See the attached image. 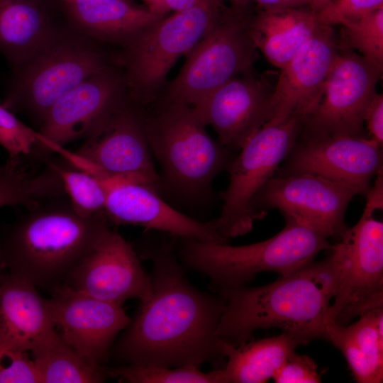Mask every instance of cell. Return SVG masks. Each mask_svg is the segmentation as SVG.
<instances>
[{
    "instance_id": "obj_1",
    "label": "cell",
    "mask_w": 383,
    "mask_h": 383,
    "mask_svg": "<svg viewBox=\"0 0 383 383\" xmlns=\"http://www.w3.org/2000/svg\"><path fill=\"white\" fill-rule=\"evenodd\" d=\"M152 294L112 345L109 356L123 365L176 367L219 363L228 343L218 335L226 306L216 292L198 289L174 248V239L149 246Z\"/></svg>"
},
{
    "instance_id": "obj_2",
    "label": "cell",
    "mask_w": 383,
    "mask_h": 383,
    "mask_svg": "<svg viewBox=\"0 0 383 383\" xmlns=\"http://www.w3.org/2000/svg\"><path fill=\"white\" fill-rule=\"evenodd\" d=\"M338 280L331 255L265 285L218 290L226 301L218 335L235 347L248 342L255 331L270 328L281 329L300 345L324 339L326 317Z\"/></svg>"
},
{
    "instance_id": "obj_3",
    "label": "cell",
    "mask_w": 383,
    "mask_h": 383,
    "mask_svg": "<svg viewBox=\"0 0 383 383\" xmlns=\"http://www.w3.org/2000/svg\"><path fill=\"white\" fill-rule=\"evenodd\" d=\"M0 230V256L6 272L50 292L110 228L105 213L86 216L66 196L43 201Z\"/></svg>"
},
{
    "instance_id": "obj_4",
    "label": "cell",
    "mask_w": 383,
    "mask_h": 383,
    "mask_svg": "<svg viewBox=\"0 0 383 383\" xmlns=\"http://www.w3.org/2000/svg\"><path fill=\"white\" fill-rule=\"evenodd\" d=\"M284 218V228L262 242L232 246L174 237V248L183 267L207 277L213 292L247 285L262 272L287 276L312 262L331 245L319 233Z\"/></svg>"
},
{
    "instance_id": "obj_5",
    "label": "cell",
    "mask_w": 383,
    "mask_h": 383,
    "mask_svg": "<svg viewBox=\"0 0 383 383\" xmlns=\"http://www.w3.org/2000/svg\"><path fill=\"white\" fill-rule=\"evenodd\" d=\"M145 130L163 188L189 199L208 195L227 169L229 150L207 133L192 106L157 99L143 108Z\"/></svg>"
},
{
    "instance_id": "obj_6",
    "label": "cell",
    "mask_w": 383,
    "mask_h": 383,
    "mask_svg": "<svg viewBox=\"0 0 383 383\" xmlns=\"http://www.w3.org/2000/svg\"><path fill=\"white\" fill-rule=\"evenodd\" d=\"M225 2L200 0L164 17L124 45L123 79L131 102L145 107L159 98L174 64L206 35L227 7Z\"/></svg>"
},
{
    "instance_id": "obj_7",
    "label": "cell",
    "mask_w": 383,
    "mask_h": 383,
    "mask_svg": "<svg viewBox=\"0 0 383 383\" xmlns=\"http://www.w3.org/2000/svg\"><path fill=\"white\" fill-rule=\"evenodd\" d=\"M252 16L248 7H226L158 99L194 106L229 80L251 72L257 50Z\"/></svg>"
},
{
    "instance_id": "obj_8",
    "label": "cell",
    "mask_w": 383,
    "mask_h": 383,
    "mask_svg": "<svg viewBox=\"0 0 383 383\" xmlns=\"http://www.w3.org/2000/svg\"><path fill=\"white\" fill-rule=\"evenodd\" d=\"M303 122L301 118L292 116L277 125H265L232 158L227 167L230 181L223 194L221 211L212 221L222 237L228 240L243 235L260 219L255 199L293 149Z\"/></svg>"
},
{
    "instance_id": "obj_9",
    "label": "cell",
    "mask_w": 383,
    "mask_h": 383,
    "mask_svg": "<svg viewBox=\"0 0 383 383\" xmlns=\"http://www.w3.org/2000/svg\"><path fill=\"white\" fill-rule=\"evenodd\" d=\"M61 155L99 179L138 182L157 192L163 188L145 130L143 107L129 99L76 152L65 149Z\"/></svg>"
},
{
    "instance_id": "obj_10",
    "label": "cell",
    "mask_w": 383,
    "mask_h": 383,
    "mask_svg": "<svg viewBox=\"0 0 383 383\" xmlns=\"http://www.w3.org/2000/svg\"><path fill=\"white\" fill-rule=\"evenodd\" d=\"M376 211L366 204L358 222L331 245L339 280L325 324L347 326L361 313L383 306V223L374 217Z\"/></svg>"
},
{
    "instance_id": "obj_11",
    "label": "cell",
    "mask_w": 383,
    "mask_h": 383,
    "mask_svg": "<svg viewBox=\"0 0 383 383\" xmlns=\"http://www.w3.org/2000/svg\"><path fill=\"white\" fill-rule=\"evenodd\" d=\"M23 64L4 106L40 121L58 99L106 67L98 50L57 38Z\"/></svg>"
},
{
    "instance_id": "obj_12",
    "label": "cell",
    "mask_w": 383,
    "mask_h": 383,
    "mask_svg": "<svg viewBox=\"0 0 383 383\" xmlns=\"http://www.w3.org/2000/svg\"><path fill=\"white\" fill-rule=\"evenodd\" d=\"M382 72V67L350 49L338 51L321 99L303 122L301 138L363 136L365 113Z\"/></svg>"
},
{
    "instance_id": "obj_13",
    "label": "cell",
    "mask_w": 383,
    "mask_h": 383,
    "mask_svg": "<svg viewBox=\"0 0 383 383\" xmlns=\"http://www.w3.org/2000/svg\"><path fill=\"white\" fill-rule=\"evenodd\" d=\"M357 189L311 173H292L272 177L257 194L255 209L262 219L267 209H278L284 217L319 233L326 238L340 237L347 226V206Z\"/></svg>"
},
{
    "instance_id": "obj_14",
    "label": "cell",
    "mask_w": 383,
    "mask_h": 383,
    "mask_svg": "<svg viewBox=\"0 0 383 383\" xmlns=\"http://www.w3.org/2000/svg\"><path fill=\"white\" fill-rule=\"evenodd\" d=\"M64 284L121 306L130 299L145 302L152 294L150 274L143 268L139 255L119 233L111 228L70 272Z\"/></svg>"
},
{
    "instance_id": "obj_15",
    "label": "cell",
    "mask_w": 383,
    "mask_h": 383,
    "mask_svg": "<svg viewBox=\"0 0 383 383\" xmlns=\"http://www.w3.org/2000/svg\"><path fill=\"white\" fill-rule=\"evenodd\" d=\"M125 87L123 77L106 67L58 99L39 131L50 152L93 133L127 101Z\"/></svg>"
},
{
    "instance_id": "obj_16",
    "label": "cell",
    "mask_w": 383,
    "mask_h": 383,
    "mask_svg": "<svg viewBox=\"0 0 383 383\" xmlns=\"http://www.w3.org/2000/svg\"><path fill=\"white\" fill-rule=\"evenodd\" d=\"M48 299L55 328L79 355L103 366L116 336L131 322L122 306L60 284Z\"/></svg>"
},
{
    "instance_id": "obj_17",
    "label": "cell",
    "mask_w": 383,
    "mask_h": 383,
    "mask_svg": "<svg viewBox=\"0 0 383 383\" xmlns=\"http://www.w3.org/2000/svg\"><path fill=\"white\" fill-rule=\"evenodd\" d=\"M382 147L364 136L301 138L288 155L284 174L311 173L350 185L366 194L382 172Z\"/></svg>"
},
{
    "instance_id": "obj_18",
    "label": "cell",
    "mask_w": 383,
    "mask_h": 383,
    "mask_svg": "<svg viewBox=\"0 0 383 383\" xmlns=\"http://www.w3.org/2000/svg\"><path fill=\"white\" fill-rule=\"evenodd\" d=\"M273 88L252 72L229 80L192 106L226 149L240 150L269 121Z\"/></svg>"
},
{
    "instance_id": "obj_19",
    "label": "cell",
    "mask_w": 383,
    "mask_h": 383,
    "mask_svg": "<svg viewBox=\"0 0 383 383\" xmlns=\"http://www.w3.org/2000/svg\"><path fill=\"white\" fill-rule=\"evenodd\" d=\"M338 52L332 27L323 26L280 69L265 125H277L292 116L304 121L310 116L321 99Z\"/></svg>"
},
{
    "instance_id": "obj_20",
    "label": "cell",
    "mask_w": 383,
    "mask_h": 383,
    "mask_svg": "<svg viewBox=\"0 0 383 383\" xmlns=\"http://www.w3.org/2000/svg\"><path fill=\"white\" fill-rule=\"evenodd\" d=\"M101 182L107 190L104 213L116 224L139 226L175 237L228 243L216 231L212 221H199L178 211L148 185L113 179Z\"/></svg>"
},
{
    "instance_id": "obj_21",
    "label": "cell",
    "mask_w": 383,
    "mask_h": 383,
    "mask_svg": "<svg viewBox=\"0 0 383 383\" xmlns=\"http://www.w3.org/2000/svg\"><path fill=\"white\" fill-rule=\"evenodd\" d=\"M55 328L48 299L34 284L5 271L0 277V348L30 352Z\"/></svg>"
},
{
    "instance_id": "obj_22",
    "label": "cell",
    "mask_w": 383,
    "mask_h": 383,
    "mask_svg": "<svg viewBox=\"0 0 383 383\" xmlns=\"http://www.w3.org/2000/svg\"><path fill=\"white\" fill-rule=\"evenodd\" d=\"M323 26L313 6L260 10L252 16L250 32L257 49L282 69Z\"/></svg>"
},
{
    "instance_id": "obj_23",
    "label": "cell",
    "mask_w": 383,
    "mask_h": 383,
    "mask_svg": "<svg viewBox=\"0 0 383 383\" xmlns=\"http://www.w3.org/2000/svg\"><path fill=\"white\" fill-rule=\"evenodd\" d=\"M75 23L100 40L126 45L163 18L126 0H62Z\"/></svg>"
},
{
    "instance_id": "obj_24",
    "label": "cell",
    "mask_w": 383,
    "mask_h": 383,
    "mask_svg": "<svg viewBox=\"0 0 383 383\" xmlns=\"http://www.w3.org/2000/svg\"><path fill=\"white\" fill-rule=\"evenodd\" d=\"M57 38L36 0H0V51L16 65L33 57Z\"/></svg>"
},
{
    "instance_id": "obj_25",
    "label": "cell",
    "mask_w": 383,
    "mask_h": 383,
    "mask_svg": "<svg viewBox=\"0 0 383 383\" xmlns=\"http://www.w3.org/2000/svg\"><path fill=\"white\" fill-rule=\"evenodd\" d=\"M299 345L296 338L283 332L237 347L228 344L226 365L213 371L219 383H264L272 378Z\"/></svg>"
},
{
    "instance_id": "obj_26",
    "label": "cell",
    "mask_w": 383,
    "mask_h": 383,
    "mask_svg": "<svg viewBox=\"0 0 383 383\" xmlns=\"http://www.w3.org/2000/svg\"><path fill=\"white\" fill-rule=\"evenodd\" d=\"M30 352L40 383H97L109 378L106 367L79 355L56 328Z\"/></svg>"
},
{
    "instance_id": "obj_27",
    "label": "cell",
    "mask_w": 383,
    "mask_h": 383,
    "mask_svg": "<svg viewBox=\"0 0 383 383\" xmlns=\"http://www.w3.org/2000/svg\"><path fill=\"white\" fill-rule=\"evenodd\" d=\"M62 192L58 175L51 168L41 174L30 173L23 158L9 157L0 166V208L21 206L27 210Z\"/></svg>"
},
{
    "instance_id": "obj_28",
    "label": "cell",
    "mask_w": 383,
    "mask_h": 383,
    "mask_svg": "<svg viewBox=\"0 0 383 383\" xmlns=\"http://www.w3.org/2000/svg\"><path fill=\"white\" fill-rule=\"evenodd\" d=\"M50 163L60 175L65 194L78 213L86 216L104 213L107 190L96 177L76 167Z\"/></svg>"
},
{
    "instance_id": "obj_29",
    "label": "cell",
    "mask_w": 383,
    "mask_h": 383,
    "mask_svg": "<svg viewBox=\"0 0 383 383\" xmlns=\"http://www.w3.org/2000/svg\"><path fill=\"white\" fill-rule=\"evenodd\" d=\"M109 377L130 383H219L213 370L204 372L197 365L176 367L123 365L106 367Z\"/></svg>"
},
{
    "instance_id": "obj_30",
    "label": "cell",
    "mask_w": 383,
    "mask_h": 383,
    "mask_svg": "<svg viewBox=\"0 0 383 383\" xmlns=\"http://www.w3.org/2000/svg\"><path fill=\"white\" fill-rule=\"evenodd\" d=\"M343 45L383 66V8L341 25Z\"/></svg>"
},
{
    "instance_id": "obj_31",
    "label": "cell",
    "mask_w": 383,
    "mask_h": 383,
    "mask_svg": "<svg viewBox=\"0 0 383 383\" xmlns=\"http://www.w3.org/2000/svg\"><path fill=\"white\" fill-rule=\"evenodd\" d=\"M48 142L40 133L20 121L4 105H0V145L9 157L23 158L48 155Z\"/></svg>"
},
{
    "instance_id": "obj_32",
    "label": "cell",
    "mask_w": 383,
    "mask_h": 383,
    "mask_svg": "<svg viewBox=\"0 0 383 383\" xmlns=\"http://www.w3.org/2000/svg\"><path fill=\"white\" fill-rule=\"evenodd\" d=\"M324 339L343 353L357 382H382L383 371L377 369L358 347L346 326L327 322L324 326Z\"/></svg>"
},
{
    "instance_id": "obj_33",
    "label": "cell",
    "mask_w": 383,
    "mask_h": 383,
    "mask_svg": "<svg viewBox=\"0 0 383 383\" xmlns=\"http://www.w3.org/2000/svg\"><path fill=\"white\" fill-rule=\"evenodd\" d=\"M359 317L346 326L358 347L383 371V306L371 309Z\"/></svg>"
},
{
    "instance_id": "obj_34",
    "label": "cell",
    "mask_w": 383,
    "mask_h": 383,
    "mask_svg": "<svg viewBox=\"0 0 383 383\" xmlns=\"http://www.w3.org/2000/svg\"><path fill=\"white\" fill-rule=\"evenodd\" d=\"M324 26L343 25L383 8V0H331L313 7Z\"/></svg>"
},
{
    "instance_id": "obj_35",
    "label": "cell",
    "mask_w": 383,
    "mask_h": 383,
    "mask_svg": "<svg viewBox=\"0 0 383 383\" xmlns=\"http://www.w3.org/2000/svg\"><path fill=\"white\" fill-rule=\"evenodd\" d=\"M29 351L0 348V383H40Z\"/></svg>"
},
{
    "instance_id": "obj_36",
    "label": "cell",
    "mask_w": 383,
    "mask_h": 383,
    "mask_svg": "<svg viewBox=\"0 0 383 383\" xmlns=\"http://www.w3.org/2000/svg\"><path fill=\"white\" fill-rule=\"evenodd\" d=\"M272 379L276 383H319L318 365L308 355L292 353L275 372Z\"/></svg>"
},
{
    "instance_id": "obj_37",
    "label": "cell",
    "mask_w": 383,
    "mask_h": 383,
    "mask_svg": "<svg viewBox=\"0 0 383 383\" xmlns=\"http://www.w3.org/2000/svg\"><path fill=\"white\" fill-rule=\"evenodd\" d=\"M364 123H366L371 138L381 146L383 143V96L376 94L367 106Z\"/></svg>"
},
{
    "instance_id": "obj_38",
    "label": "cell",
    "mask_w": 383,
    "mask_h": 383,
    "mask_svg": "<svg viewBox=\"0 0 383 383\" xmlns=\"http://www.w3.org/2000/svg\"><path fill=\"white\" fill-rule=\"evenodd\" d=\"M152 14L164 18L171 11L177 12L196 4L200 0H140Z\"/></svg>"
},
{
    "instance_id": "obj_39",
    "label": "cell",
    "mask_w": 383,
    "mask_h": 383,
    "mask_svg": "<svg viewBox=\"0 0 383 383\" xmlns=\"http://www.w3.org/2000/svg\"><path fill=\"white\" fill-rule=\"evenodd\" d=\"M260 10L274 11L291 8L313 6L315 0H253Z\"/></svg>"
},
{
    "instance_id": "obj_40",
    "label": "cell",
    "mask_w": 383,
    "mask_h": 383,
    "mask_svg": "<svg viewBox=\"0 0 383 383\" xmlns=\"http://www.w3.org/2000/svg\"><path fill=\"white\" fill-rule=\"evenodd\" d=\"M253 0H230L231 6L237 8L248 7V4Z\"/></svg>"
},
{
    "instance_id": "obj_41",
    "label": "cell",
    "mask_w": 383,
    "mask_h": 383,
    "mask_svg": "<svg viewBox=\"0 0 383 383\" xmlns=\"http://www.w3.org/2000/svg\"><path fill=\"white\" fill-rule=\"evenodd\" d=\"M331 0H315L313 7H317L324 3H326Z\"/></svg>"
},
{
    "instance_id": "obj_42",
    "label": "cell",
    "mask_w": 383,
    "mask_h": 383,
    "mask_svg": "<svg viewBox=\"0 0 383 383\" xmlns=\"http://www.w3.org/2000/svg\"><path fill=\"white\" fill-rule=\"evenodd\" d=\"M6 270H5L4 267V265H3L1 259V256H0V277H1V275L4 274V272Z\"/></svg>"
},
{
    "instance_id": "obj_43",
    "label": "cell",
    "mask_w": 383,
    "mask_h": 383,
    "mask_svg": "<svg viewBox=\"0 0 383 383\" xmlns=\"http://www.w3.org/2000/svg\"><path fill=\"white\" fill-rule=\"evenodd\" d=\"M126 1H133V0H126Z\"/></svg>"
}]
</instances>
